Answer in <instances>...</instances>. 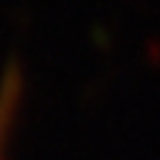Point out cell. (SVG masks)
<instances>
[{
    "mask_svg": "<svg viewBox=\"0 0 160 160\" xmlns=\"http://www.w3.org/2000/svg\"><path fill=\"white\" fill-rule=\"evenodd\" d=\"M17 96H20V84H17V76L11 73V76H6L3 90H0V160H3V149H6V141H8V129H11V121H14Z\"/></svg>",
    "mask_w": 160,
    "mask_h": 160,
    "instance_id": "cell-1",
    "label": "cell"
}]
</instances>
